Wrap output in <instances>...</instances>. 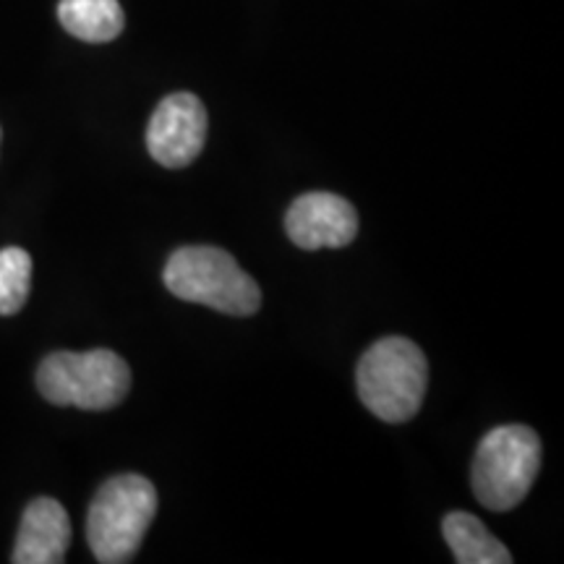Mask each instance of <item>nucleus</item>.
<instances>
[{
  "label": "nucleus",
  "instance_id": "obj_11",
  "mask_svg": "<svg viewBox=\"0 0 564 564\" xmlns=\"http://www.w3.org/2000/svg\"><path fill=\"white\" fill-rule=\"evenodd\" d=\"M32 288V257L19 246L0 251V316L21 312Z\"/></svg>",
  "mask_w": 564,
  "mask_h": 564
},
{
  "label": "nucleus",
  "instance_id": "obj_6",
  "mask_svg": "<svg viewBox=\"0 0 564 564\" xmlns=\"http://www.w3.org/2000/svg\"><path fill=\"white\" fill-rule=\"evenodd\" d=\"M207 108L192 91L167 95L147 126V150L162 167L181 171L192 165L207 141Z\"/></svg>",
  "mask_w": 564,
  "mask_h": 564
},
{
  "label": "nucleus",
  "instance_id": "obj_5",
  "mask_svg": "<svg viewBox=\"0 0 564 564\" xmlns=\"http://www.w3.org/2000/svg\"><path fill=\"white\" fill-rule=\"evenodd\" d=\"M541 468V440L520 423L491 429L478 442L470 484L476 499L491 512H510L531 491Z\"/></svg>",
  "mask_w": 564,
  "mask_h": 564
},
{
  "label": "nucleus",
  "instance_id": "obj_2",
  "mask_svg": "<svg viewBox=\"0 0 564 564\" xmlns=\"http://www.w3.org/2000/svg\"><path fill=\"white\" fill-rule=\"evenodd\" d=\"M175 299L215 308L228 316H251L262 306V291L249 272L215 246H183L162 270Z\"/></svg>",
  "mask_w": 564,
  "mask_h": 564
},
{
  "label": "nucleus",
  "instance_id": "obj_8",
  "mask_svg": "<svg viewBox=\"0 0 564 564\" xmlns=\"http://www.w3.org/2000/svg\"><path fill=\"white\" fill-rule=\"evenodd\" d=\"M70 544V520L58 499L40 497L21 514L13 564H61Z\"/></svg>",
  "mask_w": 564,
  "mask_h": 564
},
{
  "label": "nucleus",
  "instance_id": "obj_4",
  "mask_svg": "<svg viewBox=\"0 0 564 564\" xmlns=\"http://www.w3.org/2000/svg\"><path fill=\"white\" fill-rule=\"evenodd\" d=\"M37 390L47 403L82 411H110L131 390V369L118 352H53L37 369Z\"/></svg>",
  "mask_w": 564,
  "mask_h": 564
},
{
  "label": "nucleus",
  "instance_id": "obj_3",
  "mask_svg": "<svg viewBox=\"0 0 564 564\" xmlns=\"http://www.w3.org/2000/svg\"><path fill=\"white\" fill-rule=\"evenodd\" d=\"M158 489L137 474L112 476L100 486L87 512V544L97 562L123 564L139 552L158 514Z\"/></svg>",
  "mask_w": 564,
  "mask_h": 564
},
{
  "label": "nucleus",
  "instance_id": "obj_1",
  "mask_svg": "<svg viewBox=\"0 0 564 564\" xmlns=\"http://www.w3.org/2000/svg\"><path fill=\"white\" fill-rule=\"evenodd\" d=\"M358 398L384 423H408L421 411L429 361L408 337H384L364 352L356 369Z\"/></svg>",
  "mask_w": 564,
  "mask_h": 564
},
{
  "label": "nucleus",
  "instance_id": "obj_10",
  "mask_svg": "<svg viewBox=\"0 0 564 564\" xmlns=\"http://www.w3.org/2000/svg\"><path fill=\"white\" fill-rule=\"evenodd\" d=\"M58 19L68 34L95 45L116 40L126 24L118 0H61Z\"/></svg>",
  "mask_w": 564,
  "mask_h": 564
},
{
  "label": "nucleus",
  "instance_id": "obj_7",
  "mask_svg": "<svg viewBox=\"0 0 564 564\" xmlns=\"http://www.w3.org/2000/svg\"><path fill=\"white\" fill-rule=\"evenodd\" d=\"M285 230L299 249H343L358 236V212L337 194H303L288 209Z\"/></svg>",
  "mask_w": 564,
  "mask_h": 564
},
{
  "label": "nucleus",
  "instance_id": "obj_9",
  "mask_svg": "<svg viewBox=\"0 0 564 564\" xmlns=\"http://www.w3.org/2000/svg\"><path fill=\"white\" fill-rule=\"evenodd\" d=\"M442 533L460 564H510L512 554L481 520L470 512H449L442 520Z\"/></svg>",
  "mask_w": 564,
  "mask_h": 564
}]
</instances>
